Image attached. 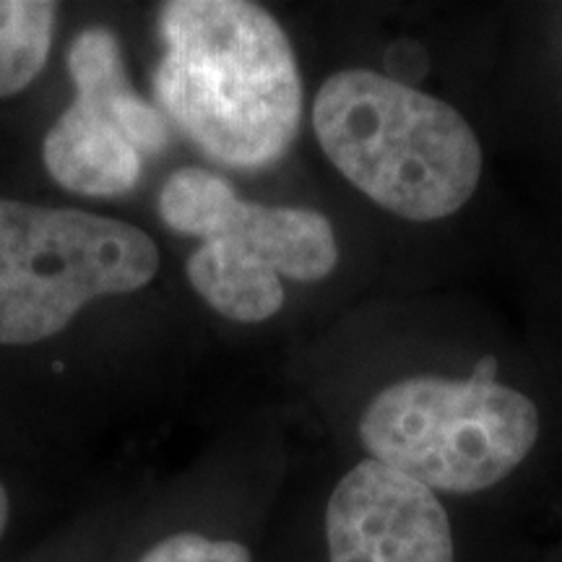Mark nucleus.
<instances>
[{"instance_id": "nucleus-7", "label": "nucleus", "mask_w": 562, "mask_h": 562, "mask_svg": "<svg viewBox=\"0 0 562 562\" xmlns=\"http://www.w3.org/2000/svg\"><path fill=\"white\" fill-rule=\"evenodd\" d=\"M328 562H453V531L438 495L378 461H360L326 508Z\"/></svg>"}, {"instance_id": "nucleus-4", "label": "nucleus", "mask_w": 562, "mask_h": 562, "mask_svg": "<svg viewBox=\"0 0 562 562\" xmlns=\"http://www.w3.org/2000/svg\"><path fill=\"white\" fill-rule=\"evenodd\" d=\"M539 430V409L526 393L474 375L404 378L360 417L372 461L448 495L501 484L529 459Z\"/></svg>"}, {"instance_id": "nucleus-10", "label": "nucleus", "mask_w": 562, "mask_h": 562, "mask_svg": "<svg viewBox=\"0 0 562 562\" xmlns=\"http://www.w3.org/2000/svg\"><path fill=\"white\" fill-rule=\"evenodd\" d=\"M385 66H389V70H391L389 74L391 79L409 83L414 79H419V76H425L427 55L417 45V42L402 40L391 47L389 55H385Z\"/></svg>"}, {"instance_id": "nucleus-6", "label": "nucleus", "mask_w": 562, "mask_h": 562, "mask_svg": "<svg viewBox=\"0 0 562 562\" xmlns=\"http://www.w3.org/2000/svg\"><path fill=\"white\" fill-rule=\"evenodd\" d=\"M68 70L76 97L42 144L58 186L91 199L125 195L146 161L170 144L167 117L133 89L115 32L89 26L70 42Z\"/></svg>"}, {"instance_id": "nucleus-9", "label": "nucleus", "mask_w": 562, "mask_h": 562, "mask_svg": "<svg viewBox=\"0 0 562 562\" xmlns=\"http://www.w3.org/2000/svg\"><path fill=\"white\" fill-rule=\"evenodd\" d=\"M138 562H252L248 547L232 539H209L182 531L161 539Z\"/></svg>"}, {"instance_id": "nucleus-2", "label": "nucleus", "mask_w": 562, "mask_h": 562, "mask_svg": "<svg viewBox=\"0 0 562 562\" xmlns=\"http://www.w3.org/2000/svg\"><path fill=\"white\" fill-rule=\"evenodd\" d=\"M313 131L336 170L402 220H446L480 188L482 146L467 117L389 74L328 76L313 102Z\"/></svg>"}, {"instance_id": "nucleus-8", "label": "nucleus", "mask_w": 562, "mask_h": 562, "mask_svg": "<svg viewBox=\"0 0 562 562\" xmlns=\"http://www.w3.org/2000/svg\"><path fill=\"white\" fill-rule=\"evenodd\" d=\"M55 16L47 0H0V97L24 91L45 68Z\"/></svg>"}, {"instance_id": "nucleus-3", "label": "nucleus", "mask_w": 562, "mask_h": 562, "mask_svg": "<svg viewBox=\"0 0 562 562\" xmlns=\"http://www.w3.org/2000/svg\"><path fill=\"white\" fill-rule=\"evenodd\" d=\"M159 214L172 232L199 237L188 281L209 307L237 323L273 318L284 305V279L321 281L339 263L336 232L321 211L245 201L201 167L170 175Z\"/></svg>"}, {"instance_id": "nucleus-1", "label": "nucleus", "mask_w": 562, "mask_h": 562, "mask_svg": "<svg viewBox=\"0 0 562 562\" xmlns=\"http://www.w3.org/2000/svg\"><path fill=\"white\" fill-rule=\"evenodd\" d=\"M154 97L199 149L232 170H266L297 138L302 79L271 11L248 0H172L159 13Z\"/></svg>"}, {"instance_id": "nucleus-11", "label": "nucleus", "mask_w": 562, "mask_h": 562, "mask_svg": "<svg viewBox=\"0 0 562 562\" xmlns=\"http://www.w3.org/2000/svg\"><path fill=\"white\" fill-rule=\"evenodd\" d=\"M497 370H501V362H497V357L484 355V357H480V362L474 364L472 375L482 378V381H497Z\"/></svg>"}, {"instance_id": "nucleus-5", "label": "nucleus", "mask_w": 562, "mask_h": 562, "mask_svg": "<svg viewBox=\"0 0 562 562\" xmlns=\"http://www.w3.org/2000/svg\"><path fill=\"white\" fill-rule=\"evenodd\" d=\"M146 232L112 216L0 199V344L55 336L97 297L157 277Z\"/></svg>"}, {"instance_id": "nucleus-12", "label": "nucleus", "mask_w": 562, "mask_h": 562, "mask_svg": "<svg viewBox=\"0 0 562 562\" xmlns=\"http://www.w3.org/2000/svg\"><path fill=\"white\" fill-rule=\"evenodd\" d=\"M9 513H11V505H9V492H5L3 484H0V537H3L5 524H9Z\"/></svg>"}]
</instances>
